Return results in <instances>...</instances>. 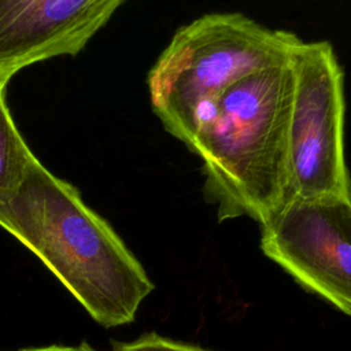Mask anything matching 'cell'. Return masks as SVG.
I'll return each instance as SVG.
<instances>
[{"mask_svg":"<svg viewBox=\"0 0 351 351\" xmlns=\"http://www.w3.org/2000/svg\"><path fill=\"white\" fill-rule=\"evenodd\" d=\"M0 226L27 247L104 328L129 324L154 282L80 191L36 156L0 206Z\"/></svg>","mask_w":351,"mask_h":351,"instance_id":"obj_1","label":"cell"},{"mask_svg":"<svg viewBox=\"0 0 351 351\" xmlns=\"http://www.w3.org/2000/svg\"><path fill=\"white\" fill-rule=\"evenodd\" d=\"M292 96L288 60L232 85L202 119L188 148L203 162V193L218 221L261 225L292 199Z\"/></svg>","mask_w":351,"mask_h":351,"instance_id":"obj_2","label":"cell"},{"mask_svg":"<svg viewBox=\"0 0 351 351\" xmlns=\"http://www.w3.org/2000/svg\"><path fill=\"white\" fill-rule=\"evenodd\" d=\"M302 40L239 12L206 14L180 27L148 75L165 129L186 147L202 119L236 82L287 63Z\"/></svg>","mask_w":351,"mask_h":351,"instance_id":"obj_3","label":"cell"},{"mask_svg":"<svg viewBox=\"0 0 351 351\" xmlns=\"http://www.w3.org/2000/svg\"><path fill=\"white\" fill-rule=\"evenodd\" d=\"M289 64L292 199L351 200L344 156V74L333 47L328 41H300Z\"/></svg>","mask_w":351,"mask_h":351,"instance_id":"obj_4","label":"cell"},{"mask_svg":"<svg viewBox=\"0 0 351 351\" xmlns=\"http://www.w3.org/2000/svg\"><path fill=\"white\" fill-rule=\"evenodd\" d=\"M261 250L302 288L351 317V200H289L261 223Z\"/></svg>","mask_w":351,"mask_h":351,"instance_id":"obj_5","label":"cell"},{"mask_svg":"<svg viewBox=\"0 0 351 351\" xmlns=\"http://www.w3.org/2000/svg\"><path fill=\"white\" fill-rule=\"evenodd\" d=\"M125 0H0V84L22 69L75 55Z\"/></svg>","mask_w":351,"mask_h":351,"instance_id":"obj_6","label":"cell"},{"mask_svg":"<svg viewBox=\"0 0 351 351\" xmlns=\"http://www.w3.org/2000/svg\"><path fill=\"white\" fill-rule=\"evenodd\" d=\"M5 89L0 84V206L19 186L34 156L11 117Z\"/></svg>","mask_w":351,"mask_h":351,"instance_id":"obj_7","label":"cell"},{"mask_svg":"<svg viewBox=\"0 0 351 351\" xmlns=\"http://www.w3.org/2000/svg\"><path fill=\"white\" fill-rule=\"evenodd\" d=\"M114 351H210V350H206L193 344L174 341L155 333H147L133 341L117 344L114 347Z\"/></svg>","mask_w":351,"mask_h":351,"instance_id":"obj_8","label":"cell"},{"mask_svg":"<svg viewBox=\"0 0 351 351\" xmlns=\"http://www.w3.org/2000/svg\"><path fill=\"white\" fill-rule=\"evenodd\" d=\"M18 351H96L90 348L88 344H81L78 347H64V346H48V347H40V348H25Z\"/></svg>","mask_w":351,"mask_h":351,"instance_id":"obj_9","label":"cell"}]
</instances>
